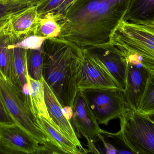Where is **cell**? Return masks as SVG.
Returning <instances> with one entry per match:
<instances>
[{
    "label": "cell",
    "instance_id": "6da1fadb",
    "mask_svg": "<svg viewBox=\"0 0 154 154\" xmlns=\"http://www.w3.org/2000/svg\"><path fill=\"white\" fill-rule=\"evenodd\" d=\"M130 0H75L57 16L61 29L58 38L81 48L108 43L124 19Z\"/></svg>",
    "mask_w": 154,
    "mask_h": 154
},
{
    "label": "cell",
    "instance_id": "7a4b0ae2",
    "mask_svg": "<svg viewBox=\"0 0 154 154\" xmlns=\"http://www.w3.org/2000/svg\"><path fill=\"white\" fill-rule=\"evenodd\" d=\"M42 78L62 107H72L79 91L82 49L59 38L45 40L42 44Z\"/></svg>",
    "mask_w": 154,
    "mask_h": 154
},
{
    "label": "cell",
    "instance_id": "3957f363",
    "mask_svg": "<svg viewBox=\"0 0 154 154\" xmlns=\"http://www.w3.org/2000/svg\"><path fill=\"white\" fill-rule=\"evenodd\" d=\"M109 42L124 53L136 56L145 65L154 66V24H135L123 20Z\"/></svg>",
    "mask_w": 154,
    "mask_h": 154
},
{
    "label": "cell",
    "instance_id": "277c9868",
    "mask_svg": "<svg viewBox=\"0 0 154 154\" xmlns=\"http://www.w3.org/2000/svg\"><path fill=\"white\" fill-rule=\"evenodd\" d=\"M119 119L120 129L115 135L132 153L154 154V123L147 115L128 108Z\"/></svg>",
    "mask_w": 154,
    "mask_h": 154
},
{
    "label": "cell",
    "instance_id": "5b68a950",
    "mask_svg": "<svg viewBox=\"0 0 154 154\" xmlns=\"http://www.w3.org/2000/svg\"><path fill=\"white\" fill-rule=\"evenodd\" d=\"M0 95L6 110L15 124L27 131L39 144L51 142L48 137L36 124V116L26 105L20 91L1 74Z\"/></svg>",
    "mask_w": 154,
    "mask_h": 154
},
{
    "label": "cell",
    "instance_id": "8992f818",
    "mask_svg": "<svg viewBox=\"0 0 154 154\" xmlns=\"http://www.w3.org/2000/svg\"><path fill=\"white\" fill-rule=\"evenodd\" d=\"M89 107L100 124L119 118L128 109L124 91L118 88L86 89L81 90Z\"/></svg>",
    "mask_w": 154,
    "mask_h": 154
},
{
    "label": "cell",
    "instance_id": "52a82bcc",
    "mask_svg": "<svg viewBox=\"0 0 154 154\" xmlns=\"http://www.w3.org/2000/svg\"><path fill=\"white\" fill-rule=\"evenodd\" d=\"M123 53L127 62L124 94L128 108L137 111L145 91L150 74L149 68L136 56Z\"/></svg>",
    "mask_w": 154,
    "mask_h": 154
},
{
    "label": "cell",
    "instance_id": "ba28073f",
    "mask_svg": "<svg viewBox=\"0 0 154 154\" xmlns=\"http://www.w3.org/2000/svg\"><path fill=\"white\" fill-rule=\"evenodd\" d=\"M72 116L70 122L78 137H84L88 146V152L94 149V143L102 129L90 108L81 90L77 93L72 106Z\"/></svg>",
    "mask_w": 154,
    "mask_h": 154
},
{
    "label": "cell",
    "instance_id": "9c48e42d",
    "mask_svg": "<svg viewBox=\"0 0 154 154\" xmlns=\"http://www.w3.org/2000/svg\"><path fill=\"white\" fill-rule=\"evenodd\" d=\"M82 49L105 66L120 89L124 91L125 88L127 62L123 52L109 42L104 45Z\"/></svg>",
    "mask_w": 154,
    "mask_h": 154
},
{
    "label": "cell",
    "instance_id": "30bf717a",
    "mask_svg": "<svg viewBox=\"0 0 154 154\" xmlns=\"http://www.w3.org/2000/svg\"><path fill=\"white\" fill-rule=\"evenodd\" d=\"M82 51L83 57L79 90L86 89H120L105 66L98 60Z\"/></svg>",
    "mask_w": 154,
    "mask_h": 154
},
{
    "label": "cell",
    "instance_id": "8fae6325",
    "mask_svg": "<svg viewBox=\"0 0 154 154\" xmlns=\"http://www.w3.org/2000/svg\"><path fill=\"white\" fill-rule=\"evenodd\" d=\"M45 102L50 117L58 129L79 148L82 153H87L79 141L75 132L70 123L64 115L63 108L59 101L42 78Z\"/></svg>",
    "mask_w": 154,
    "mask_h": 154
},
{
    "label": "cell",
    "instance_id": "7c38bea8",
    "mask_svg": "<svg viewBox=\"0 0 154 154\" xmlns=\"http://www.w3.org/2000/svg\"><path fill=\"white\" fill-rule=\"evenodd\" d=\"M0 139L22 154H35L39 145L30 134L17 124H0Z\"/></svg>",
    "mask_w": 154,
    "mask_h": 154
},
{
    "label": "cell",
    "instance_id": "4fadbf2b",
    "mask_svg": "<svg viewBox=\"0 0 154 154\" xmlns=\"http://www.w3.org/2000/svg\"><path fill=\"white\" fill-rule=\"evenodd\" d=\"M39 19L37 6H29L10 16L8 28L11 34L18 39L36 34Z\"/></svg>",
    "mask_w": 154,
    "mask_h": 154
},
{
    "label": "cell",
    "instance_id": "5bb4252c",
    "mask_svg": "<svg viewBox=\"0 0 154 154\" xmlns=\"http://www.w3.org/2000/svg\"><path fill=\"white\" fill-rule=\"evenodd\" d=\"M8 24L0 30V74L15 86L16 80L12 47L14 38Z\"/></svg>",
    "mask_w": 154,
    "mask_h": 154
},
{
    "label": "cell",
    "instance_id": "9a60e30c",
    "mask_svg": "<svg viewBox=\"0 0 154 154\" xmlns=\"http://www.w3.org/2000/svg\"><path fill=\"white\" fill-rule=\"evenodd\" d=\"M36 124L48 137L51 142L65 154H82L81 150L57 128L53 122L41 116H36Z\"/></svg>",
    "mask_w": 154,
    "mask_h": 154
},
{
    "label": "cell",
    "instance_id": "2e32d148",
    "mask_svg": "<svg viewBox=\"0 0 154 154\" xmlns=\"http://www.w3.org/2000/svg\"><path fill=\"white\" fill-rule=\"evenodd\" d=\"M123 20L135 24H154V0H130Z\"/></svg>",
    "mask_w": 154,
    "mask_h": 154
},
{
    "label": "cell",
    "instance_id": "e0dca14e",
    "mask_svg": "<svg viewBox=\"0 0 154 154\" xmlns=\"http://www.w3.org/2000/svg\"><path fill=\"white\" fill-rule=\"evenodd\" d=\"M29 80L30 84V100L32 113L35 116H41L52 122L45 102L42 80H35L29 77Z\"/></svg>",
    "mask_w": 154,
    "mask_h": 154
},
{
    "label": "cell",
    "instance_id": "ac0fdd59",
    "mask_svg": "<svg viewBox=\"0 0 154 154\" xmlns=\"http://www.w3.org/2000/svg\"><path fill=\"white\" fill-rule=\"evenodd\" d=\"M26 65L30 77L35 80H42L43 65L42 48L40 49H27Z\"/></svg>",
    "mask_w": 154,
    "mask_h": 154
},
{
    "label": "cell",
    "instance_id": "d6986e66",
    "mask_svg": "<svg viewBox=\"0 0 154 154\" xmlns=\"http://www.w3.org/2000/svg\"><path fill=\"white\" fill-rule=\"evenodd\" d=\"M61 29L57 18L52 13H49L40 17L36 34L48 39L58 38Z\"/></svg>",
    "mask_w": 154,
    "mask_h": 154
},
{
    "label": "cell",
    "instance_id": "ffe728a7",
    "mask_svg": "<svg viewBox=\"0 0 154 154\" xmlns=\"http://www.w3.org/2000/svg\"><path fill=\"white\" fill-rule=\"evenodd\" d=\"M150 74L143 96L137 112L147 115L154 111V66L149 65Z\"/></svg>",
    "mask_w": 154,
    "mask_h": 154
},
{
    "label": "cell",
    "instance_id": "44dd1931",
    "mask_svg": "<svg viewBox=\"0 0 154 154\" xmlns=\"http://www.w3.org/2000/svg\"><path fill=\"white\" fill-rule=\"evenodd\" d=\"M13 45L25 49H40L48 38L37 34H31L23 38H16L13 36Z\"/></svg>",
    "mask_w": 154,
    "mask_h": 154
},
{
    "label": "cell",
    "instance_id": "7402d4cb",
    "mask_svg": "<svg viewBox=\"0 0 154 154\" xmlns=\"http://www.w3.org/2000/svg\"><path fill=\"white\" fill-rule=\"evenodd\" d=\"M28 6L24 4L11 0L0 2V20L9 17Z\"/></svg>",
    "mask_w": 154,
    "mask_h": 154
},
{
    "label": "cell",
    "instance_id": "603a6c76",
    "mask_svg": "<svg viewBox=\"0 0 154 154\" xmlns=\"http://www.w3.org/2000/svg\"><path fill=\"white\" fill-rule=\"evenodd\" d=\"M64 1L65 0H50L46 3L37 6L39 16L42 17L47 14L54 13Z\"/></svg>",
    "mask_w": 154,
    "mask_h": 154
},
{
    "label": "cell",
    "instance_id": "cb8c5ba5",
    "mask_svg": "<svg viewBox=\"0 0 154 154\" xmlns=\"http://www.w3.org/2000/svg\"><path fill=\"white\" fill-rule=\"evenodd\" d=\"M14 124H16L6 110L0 95V124L9 125Z\"/></svg>",
    "mask_w": 154,
    "mask_h": 154
},
{
    "label": "cell",
    "instance_id": "d4e9b609",
    "mask_svg": "<svg viewBox=\"0 0 154 154\" xmlns=\"http://www.w3.org/2000/svg\"><path fill=\"white\" fill-rule=\"evenodd\" d=\"M0 154H22L21 152L13 149L0 139Z\"/></svg>",
    "mask_w": 154,
    "mask_h": 154
},
{
    "label": "cell",
    "instance_id": "484cf974",
    "mask_svg": "<svg viewBox=\"0 0 154 154\" xmlns=\"http://www.w3.org/2000/svg\"><path fill=\"white\" fill-rule=\"evenodd\" d=\"M7 1V0H6ZM27 5L29 6H39L49 2L50 0H11Z\"/></svg>",
    "mask_w": 154,
    "mask_h": 154
},
{
    "label": "cell",
    "instance_id": "4316f807",
    "mask_svg": "<svg viewBox=\"0 0 154 154\" xmlns=\"http://www.w3.org/2000/svg\"><path fill=\"white\" fill-rule=\"evenodd\" d=\"M10 17V16H9V17H6L0 20V30H2L4 27H5L6 24L8 23Z\"/></svg>",
    "mask_w": 154,
    "mask_h": 154
},
{
    "label": "cell",
    "instance_id": "83f0119b",
    "mask_svg": "<svg viewBox=\"0 0 154 154\" xmlns=\"http://www.w3.org/2000/svg\"><path fill=\"white\" fill-rule=\"evenodd\" d=\"M146 115H147V116L154 123V111Z\"/></svg>",
    "mask_w": 154,
    "mask_h": 154
},
{
    "label": "cell",
    "instance_id": "f1b7e54d",
    "mask_svg": "<svg viewBox=\"0 0 154 154\" xmlns=\"http://www.w3.org/2000/svg\"><path fill=\"white\" fill-rule=\"evenodd\" d=\"M4 1H5V0H0V2H4Z\"/></svg>",
    "mask_w": 154,
    "mask_h": 154
},
{
    "label": "cell",
    "instance_id": "f546056e",
    "mask_svg": "<svg viewBox=\"0 0 154 154\" xmlns=\"http://www.w3.org/2000/svg\"><path fill=\"white\" fill-rule=\"evenodd\" d=\"M5 1H6V0H5Z\"/></svg>",
    "mask_w": 154,
    "mask_h": 154
}]
</instances>
